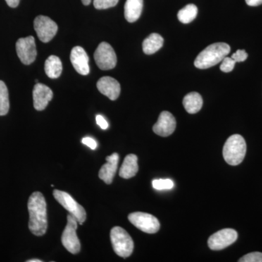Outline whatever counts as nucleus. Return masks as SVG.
Listing matches in <instances>:
<instances>
[{
  "label": "nucleus",
  "mask_w": 262,
  "mask_h": 262,
  "mask_svg": "<svg viewBox=\"0 0 262 262\" xmlns=\"http://www.w3.org/2000/svg\"><path fill=\"white\" fill-rule=\"evenodd\" d=\"M29 228L36 236H42L47 232V204L42 193H32L28 201Z\"/></svg>",
  "instance_id": "obj_1"
},
{
  "label": "nucleus",
  "mask_w": 262,
  "mask_h": 262,
  "mask_svg": "<svg viewBox=\"0 0 262 262\" xmlns=\"http://www.w3.org/2000/svg\"><path fill=\"white\" fill-rule=\"evenodd\" d=\"M230 51V46L227 43H213L198 54L194 64L196 68L206 70L222 61Z\"/></svg>",
  "instance_id": "obj_2"
},
{
  "label": "nucleus",
  "mask_w": 262,
  "mask_h": 262,
  "mask_svg": "<svg viewBox=\"0 0 262 262\" xmlns=\"http://www.w3.org/2000/svg\"><path fill=\"white\" fill-rule=\"evenodd\" d=\"M246 154V143L242 136L234 134L226 141L223 149V157L229 165H239Z\"/></svg>",
  "instance_id": "obj_3"
},
{
  "label": "nucleus",
  "mask_w": 262,
  "mask_h": 262,
  "mask_svg": "<svg viewBox=\"0 0 262 262\" xmlns=\"http://www.w3.org/2000/svg\"><path fill=\"white\" fill-rule=\"evenodd\" d=\"M110 238L115 252L119 256L127 258L134 251V241L125 229L120 227H115L112 229Z\"/></svg>",
  "instance_id": "obj_4"
},
{
  "label": "nucleus",
  "mask_w": 262,
  "mask_h": 262,
  "mask_svg": "<svg viewBox=\"0 0 262 262\" xmlns=\"http://www.w3.org/2000/svg\"><path fill=\"white\" fill-rule=\"evenodd\" d=\"M77 223L78 222L73 215L70 213L67 215V225L61 237L62 244L72 254H77L80 252L81 248L80 239L76 232Z\"/></svg>",
  "instance_id": "obj_5"
},
{
  "label": "nucleus",
  "mask_w": 262,
  "mask_h": 262,
  "mask_svg": "<svg viewBox=\"0 0 262 262\" xmlns=\"http://www.w3.org/2000/svg\"><path fill=\"white\" fill-rule=\"evenodd\" d=\"M53 196L58 203L61 205L66 210L70 212L77 219L80 225H82L86 220V212L83 207L77 203L70 194L63 191L55 189Z\"/></svg>",
  "instance_id": "obj_6"
},
{
  "label": "nucleus",
  "mask_w": 262,
  "mask_h": 262,
  "mask_svg": "<svg viewBox=\"0 0 262 262\" xmlns=\"http://www.w3.org/2000/svg\"><path fill=\"white\" fill-rule=\"evenodd\" d=\"M128 220L142 232L148 234H155L159 231V221L154 215L143 212H135L128 215Z\"/></svg>",
  "instance_id": "obj_7"
},
{
  "label": "nucleus",
  "mask_w": 262,
  "mask_h": 262,
  "mask_svg": "<svg viewBox=\"0 0 262 262\" xmlns=\"http://www.w3.org/2000/svg\"><path fill=\"white\" fill-rule=\"evenodd\" d=\"M95 61L101 70H113L116 67L117 56L113 47L107 42H101L94 53Z\"/></svg>",
  "instance_id": "obj_8"
},
{
  "label": "nucleus",
  "mask_w": 262,
  "mask_h": 262,
  "mask_svg": "<svg viewBox=\"0 0 262 262\" xmlns=\"http://www.w3.org/2000/svg\"><path fill=\"white\" fill-rule=\"evenodd\" d=\"M34 28L39 40L45 43L49 42L56 36L58 29L56 22L44 15H39L34 19Z\"/></svg>",
  "instance_id": "obj_9"
},
{
  "label": "nucleus",
  "mask_w": 262,
  "mask_h": 262,
  "mask_svg": "<svg viewBox=\"0 0 262 262\" xmlns=\"http://www.w3.org/2000/svg\"><path fill=\"white\" fill-rule=\"evenodd\" d=\"M17 54L20 61L25 65H29L35 61L37 57V49H36L35 39L32 36L20 38L17 41Z\"/></svg>",
  "instance_id": "obj_10"
},
{
  "label": "nucleus",
  "mask_w": 262,
  "mask_h": 262,
  "mask_svg": "<svg viewBox=\"0 0 262 262\" xmlns=\"http://www.w3.org/2000/svg\"><path fill=\"white\" fill-rule=\"evenodd\" d=\"M237 236L238 234L234 229H222L209 237L208 241V247L213 251L225 249L237 241Z\"/></svg>",
  "instance_id": "obj_11"
},
{
  "label": "nucleus",
  "mask_w": 262,
  "mask_h": 262,
  "mask_svg": "<svg viewBox=\"0 0 262 262\" xmlns=\"http://www.w3.org/2000/svg\"><path fill=\"white\" fill-rule=\"evenodd\" d=\"M177 127L175 117L169 112L164 111L160 114L158 122L153 126V131L157 135L167 137L171 135Z\"/></svg>",
  "instance_id": "obj_12"
},
{
  "label": "nucleus",
  "mask_w": 262,
  "mask_h": 262,
  "mask_svg": "<svg viewBox=\"0 0 262 262\" xmlns=\"http://www.w3.org/2000/svg\"><path fill=\"white\" fill-rule=\"evenodd\" d=\"M53 97V91L46 84L37 82L33 89L34 106L37 111H42Z\"/></svg>",
  "instance_id": "obj_13"
},
{
  "label": "nucleus",
  "mask_w": 262,
  "mask_h": 262,
  "mask_svg": "<svg viewBox=\"0 0 262 262\" xmlns=\"http://www.w3.org/2000/svg\"><path fill=\"white\" fill-rule=\"evenodd\" d=\"M70 60L75 70L82 75H88L90 72L89 57L82 47L76 46L71 51Z\"/></svg>",
  "instance_id": "obj_14"
},
{
  "label": "nucleus",
  "mask_w": 262,
  "mask_h": 262,
  "mask_svg": "<svg viewBox=\"0 0 262 262\" xmlns=\"http://www.w3.org/2000/svg\"><path fill=\"white\" fill-rule=\"evenodd\" d=\"M97 89L112 101L118 98L120 94V84L118 81L111 77H103L97 82Z\"/></svg>",
  "instance_id": "obj_15"
},
{
  "label": "nucleus",
  "mask_w": 262,
  "mask_h": 262,
  "mask_svg": "<svg viewBox=\"0 0 262 262\" xmlns=\"http://www.w3.org/2000/svg\"><path fill=\"white\" fill-rule=\"evenodd\" d=\"M106 163L102 165L99 170L98 177L106 184L113 183L114 177L116 174L118 166L119 155L117 153H113L110 156L106 157Z\"/></svg>",
  "instance_id": "obj_16"
},
{
  "label": "nucleus",
  "mask_w": 262,
  "mask_h": 262,
  "mask_svg": "<svg viewBox=\"0 0 262 262\" xmlns=\"http://www.w3.org/2000/svg\"><path fill=\"white\" fill-rule=\"evenodd\" d=\"M139 171L138 158L136 155L130 154L125 157L120 170V177L128 179L135 177Z\"/></svg>",
  "instance_id": "obj_17"
},
{
  "label": "nucleus",
  "mask_w": 262,
  "mask_h": 262,
  "mask_svg": "<svg viewBox=\"0 0 262 262\" xmlns=\"http://www.w3.org/2000/svg\"><path fill=\"white\" fill-rule=\"evenodd\" d=\"M144 0H127L125 5V18L130 23H134L140 18L142 13Z\"/></svg>",
  "instance_id": "obj_18"
},
{
  "label": "nucleus",
  "mask_w": 262,
  "mask_h": 262,
  "mask_svg": "<svg viewBox=\"0 0 262 262\" xmlns=\"http://www.w3.org/2000/svg\"><path fill=\"white\" fill-rule=\"evenodd\" d=\"M203 103V98L201 94L196 92L189 93L186 95L183 100V105L186 111L189 114L198 113L201 110Z\"/></svg>",
  "instance_id": "obj_19"
},
{
  "label": "nucleus",
  "mask_w": 262,
  "mask_h": 262,
  "mask_svg": "<svg viewBox=\"0 0 262 262\" xmlns=\"http://www.w3.org/2000/svg\"><path fill=\"white\" fill-rule=\"evenodd\" d=\"M163 42L164 39L161 35L157 33H153L143 42V51L145 54H154L163 47Z\"/></svg>",
  "instance_id": "obj_20"
},
{
  "label": "nucleus",
  "mask_w": 262,
  "mask_h": 262,
  "mask_svg": "<svg viewBox=\"0 0 262 262\" xmlns=\"http://www.w3.org/2000/svg\"><path fill=\"white\" fill-rule=\"evenodd\" d=\"M62 70L61 61L58 56L48 57L45 63V71L48 77L51 79L58 78L61 75Z\"/></svg>",
  "instance_id": "obj_21"
},
{
  "label": "nucleus",
  "mask_w": 262,
  "mask_h": 262,
  "mask_svg": "<svg viewBox=\"0 0 262 262\" xmlns=\"http://www.w3.org/2000/svg\"><path fill=\"white\" fill-rule=\"evenodd\" d=\"M198 9L195 5L189 4L179 10L178 18L182 24H189L195 19Z\"/></svg>",
  "instance_id": "obj_22"
},
{
  "label": "nucleus",
  "mask_w": 262,
  "mask_h": 262,
  "mask_svg": "<svg viewBox=\"0 0 262 262\" xmlns=\"http://www.w3.org/2000/svg\"><path fill=\"white\" fill-rule=\"evenodd\" d=\"M10 101L8 88L3 81L0 80V116H4L9 112Z\"/></svg>",
  "instance_id": "obj_23"
},
{
  "label": "nucleus",
  "mask_w": 262,
  "mask_h": 262,
  "mask_svg": "<svg viewBox=\"0 0 262 262\" xmlns=\"http://www.w3.org/2000/svg\"><path fill=\"white\" fill-rule=\"evenodd\" d=\"M152 187L157 190L171 189L174 187V183L170 179H155L152 181Z\"/></svg>",
  "instance_id": "obj_24"
},
{
  "label": "nucleus",
  "mask_w": 262,
  "mask_h": 262,
  "mask_svg": "<svg viewBox=\"0 0 262 262\" xmlns=\"http://www.w3.org/2000/svg\"><path fill=\"white\" fill-rule=\"evenodd\" d=\"M119 0H94L95 8L97 10H105L116 6Z\"/></svg>",
  "instance_id": "obj_25"
},
{
  "label": "nucleus",
  "mask_w": 262,
  "mask_h": 262,
  "mask_svg": "<svg viewBox=\"0 0 262 262\" xmlns=\"http://www.w3.org/2000/svg\"><path fill=\"white\" fill-rule=\"evenodd\" d=\"M236 62L232 58L226 56L223 60H222V64L220 66V70L222 72L228 73V72H232L234 70V66H235Z\"/></svg>",
  "instance_id": "obj_26"
},
{
  "label": "nucleus",
  "mask_w": 262,
  "mask_h": 262,
  "mask_svg": "<svg viewBox=\"0 0 262 262\" xmlns=\"http://www.w3.org/2000/svg\"><path fill=\"white\" fill-rule=\"evenodd\" d=\"M239 262H262V253L253 252L245 255L239 258Z\"/></svg>",
  "instance_id": "obj_27"
},
{
  "label": "nucleus",
  "mask_w": 262,
  "mask_h": 262,
  "mask_svg": "<svg viewBox=\"0 0 262 262\" xmlns=\"http://www.w3.org/2000/svg\"><path fill=\"white\" fill-rule=\"evenodd\" d=\"M232 59L235 61L236 63L237 62H244L247 59L248 53H246L245 50H237L235 53H233L231 56Z\"/></svg>",
  "instance_id": "obj_28"
},
{
  "label": "nucleus",
  "mask_w": 262,
  "mask_h": 262,
  "mask_svg": "<svg viewBox=\"0 0 262 262\" xmlns=\"http://www.w3.org/2000/svg\"><path fill=\"white\" fill-rule=\"evenodd\" d=\"M82 144L89 146L91 149H96L97 147V143L92 138L84 137L82 140Z\"/></svg>",
  "instance_id": "obj_29"
},
{
  "label": "nucleus",
  "mask_w": 262,
  "mask_h": 262,
  "mask_svg": "<svg viewBox=\"0 0 262 262\" xmlns=\"http://www.w3.org/2000/svg\"><path fill=\"white\" fill-rule=\"evenodd\" d=\"M96 122L99 127H101L103 130H106L108 127V124L107 121L105 120L104 117L101 116V115H98L96 116Z\"/></svg>",
  "instance_id": "obj_30"
},
{
  "label": "nucleus",
  "mask_w": 262,
  "mask_h": 262,
  "mask_svg": "<svg viewBox=\"0 0 262 262\" xmlns=\"http://www.w3.org/2000/svg\"><path fill=\"white\" fill-rule=\"evenodd\" d=\"M246 3L249 6H258L262 5V0H246Z\"/></svg>",
  "instance_id": "obj_31"
},
{
  "label": "nucleus",
  "mask_w": 262,
  "mask_h": 262,
  "mask_svg": "<svg viewBox=\"0 0 262 262\" xmlns=\"http://www.w3.org/2000/svg\"><path fill=\"white\" fill-rule=\"evenodd\" d=\"M7 4L10 8H17L18 6L19 3H20V0H5Z\"/></svg>",
  "instance_id": "obj_32"
},
{
  "label": "nucleus",
  "mask_w": 262,
  "mask_h": 262,
  "mask_svg": "<svg viewBox=\"0 0 262 262\" xmlns=\"http://www.w3.org/2000/svg\"><path fill=\"white\" fill-rule=\"evenodd\" d=\"M82 3L84 5H89L91 4V0H82Z\"/></svg>",
  "instance_id": "obj_33"
},
{
  "label": "nucleus",
  "mask_w": 262,
  "mask_h": 262,
  "mask_svg": "<svg viewBox=\"0 0 262 262\" xmlns=\"http://www.w3.org/2000/svg\"><path fill=\"white\" fill-rule=\"evenodd\" d=\"M42 261H41L40 259H31L28 260L27 262H42Z\"/></svg>",
  "instance_id": "obj_34"
}]
</instances>
